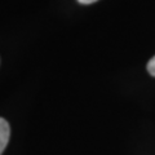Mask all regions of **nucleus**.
<instances>
[{
    "instance_id": "7ed1b4c3",
    "label": "nucleus",
    "mask_w": 155,
    "mask_h": 155,
    "mask_svg": "<svg viewBox=\"0 0 155 155\" xmlns=\"http://www.w3.org/2000/svg\"><path fill=\"white\" fill-rule=\"evenodd\" d=\"M80 4H84V5H88V4H92V3H96L97 0H78Z\"/></svg>"
},
{
    "instance_id": "f257e3e1",
    "label": "nucleus",
    "mask_w": 155,
    "mask_h": 155,
    "mask_svg": "<svg viewBox=\"0 0 155 155\" xmlns=\"http://www.w3.org/2000/svg\"><path fill=\"white\" fill-rule=\"evenodd\" d=\"M9 137H11V128L5 119L0 118V155L5 150Z\"/></svg>"
},
{
    "instance_id": "f03ea898",
    "label": "nucleus",
    "mask_w": 155,
    "mask_h": 155,
    "mask_svg": "<svg viewBox=\"0 0 155 155\" xmlns=\"http://www.w3.org/2000/svg\"><path fill=\"white\" fill-rule=\"evenodd\" d=\"M147 71L151 76H155V56L149 61L147 64Z\"/></svg>"
}]
</instances>
